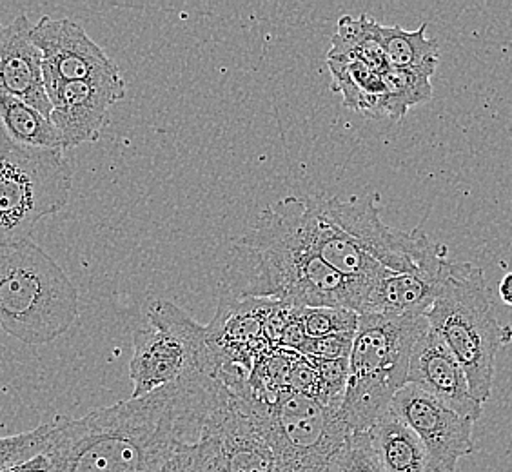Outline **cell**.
<instances>
[{"label":"cell","instance_id":"obj_1","mask_svg":"<svg viewBox=\"0 0 512 472\" xmlns=\"http://www.w3.org/2000/svg\"><path fill=\"white\" fill-rule=\"evenodd\" d=\"M218 380L191 374L158 391L82 416H57L44 456L50 472H175L198 440Z\"/></svg>","mask_w":512,"mask_h":472},{"label":"cell","instance_id":"obj_2","mask_svg":"<svg viewBox=\"0 0 512 472\" xmlns=\"http://www.w3.org/2000/svg\"><path fill=\"white\" fill-rule=\"evenodd\" d=\"M242 284L222 296L276 300L291 307H345L360 315L362 289L325 264L269 206L233 246Z\"/></svg>","mask_w":512,"mask_h":472},{"label":"cell","instance_id":"obj_3","mask_svg":"<svg viewBox=\"0 0 512 472\" xmlns=\"http://www.w3.org/2000/svg\"><path fill=\"white\" fill-rule=\"evenodd\" d=\"M79 291L31 238L0 246V329L24 345H46L79 318Z\"/></svg>","mask_w":512,"mask_h":472},{"label":"cell","instance_id":"obj_4","mask_svg":"<svg viewBox=\"0 0 512 472\" xmlns=\"http://www.w3.org/2000/svg\"><path fill=\"white\" fill-rule=\"evenodd\" d=\"M429 325L425 316L358 315L340 414L351 433H367L407 384L414 344Z\"/></svg>","mask_w":512,"mask_h":472},{"label":"cell","instance_id":"obj_5","mask_svg":"<svg viewBox=\"0 0 512 472\" xmlns=\"http://www.w3.org/2000/svg\"><path fill=\"white\" fill-rule=\"evenodd\" d=\"M427 322L462 365L469 389L483 404L491 398L496 354L511 342V329L496 320L485 275L469 262H451Z\"/></svg>","mask_w":512,"mask_h":472},{"label":"cell","instance_id":"obj_6","mask_svg":"<svg viewBox=\"0 0 512 472\" xmlns=\"http://www.w3.org/2000/svg\"><path fill=\"white\" fill-rule=\"evenodd\" d=\"M73 169L60 149L24 148L0 133V246L28 240L68 206Z\"/></svg>","mask_w":512,"mask_h":472},{"label":"cell","instance_id":"obj_7","mask_svg":"<svg viewBox=\"0 0 512 472\" xmlns=\"http://www.w3.org/2000/svg\"><path fill=\"white\" fill-rule=\"evenodd\" d=\"M191 374H217L215 358L207 342V327L168 300H153L146 322L133 333V358L129 378L131 398H140L175 384Z\"/></svg>","mask_w":512,"mask_h":472},{"label":"cell","instance_id":"obj_8","mask_svg":"<svg viewBox=\"0 0 512 472\" xmlns=\"http://www.w3.org/2000/svg\"><path fill=\"white\" fill-rule=\"evenodd\" d=\"M246 400L271 443L278 472H325L329 460L353 434L340 407L307 394L282 391L271 402Z\"/></svg>","mask_w":512,"mask_h":472},{"label":"cell","instance_id":"obj_9","mask_svg":"<svg viewBox=\"0 0 512 472\" xmlns=\"http://www.w3.org/2000/svg\"><path fill=\"white\" fill-rule=\"evenodd\" d=\"M175 472H278V463L251 404L218 382L202 433L178 454Z\"/></svg>","mask_w":512,"mask_h":472},{"label":"cell","instance_id":"obj_10","mask_svg":"<svg viewBox=\"0 0 512 472\" xmlns=\"http://www.w3.org/2000/svg\"><path fill=\"white\" fill-rule=\"evenodd\" d=\"M316 204L325 217L344 231L362 253L394 273H444L451 260L447 247L434 244L424 231L385 226L373 200L322 197Z\"/></svg>","mask_w":512,"mask_h":472},{"label":"cell","instance_id":"obj_11","mask_svg":"<svg viewBox=\"0 0 512 472\" xmlns=\"http://www.w3.org/2000/svg\"><path fill=\"white\" fill-rule=\"evenodd\" d=\"M391 409L422 440L438 471L454 472L462 458L474 453L473 420L416 385L405 384L394 396Z\"/></svg>","mask_w":512,"mask_h":472},{"label":"cell","instance_id":"obj_12","mask_svg":"<svg viewBox=\"0 0 512 472\" xmlns=\"http://www.w3.org/2000/svg\"><path fill=\"white\" fill-rule=\"evenodd\" d=\"M31 39L42 53L46 93L68 82L95 79L119 71L108 53L75 20L44 15L33 24Z\"/></svg>","mask_w":512,"mask_h":472},{"label":"cell","instance_id":"obj_13","mask_svg":"<svg viewBox=\"0 0 512 472\" xmlns=\"http://www.w3.org/2000/svg\"><path fill=\"white\" fill-rule=\"evenodd\" d=\"M126 91L119 69L95 79L62 84L48 93L51 122L59 129L64 149L97 142L108 122L109 109L126 97Z\"/></svg>","mask_w":512,"mask_h":472},{"label":"cell","instance_id":"obj_14","mask_svg":"<svg viewBox=\"0 0 512 472\" xmlns=\"http://www.w3.org/2000/svg\"><path fill=\"white\" fill-rule=\"evenodd\" d=\"M407 384L416 385L474 423L482 416V404L471 393L462 365L431 325L425 327L414 344Z\"/></svg>","mask_w":512,"mask_h":472},{"label":"cell","instance_id":"obj_15","mask_svg":"<svg viewBox=\"0 0 512 472\" xmlns=\"http://www.w3.org/2000/svg\"><path fill=\"white\" fill-rule=\"evenodd\" d=\"M31 30L33 26L24 13L10 24H0V97L22 100L50 117L42 53L31 39Z\"/></svg>","mask_w":512,"mask_h":472},{"label":"cell","instance_id":"obj_16","mask_svg":"<svg viewBox=\"0 0 512 472\" xmlns=\"http://www.w3.org/2000/svg\"><path fill=\"white\" fill-rule=\"evenodd\" d=\"M394 273L385 271L365 293L364 311L378 315L418 318L427 315L449 273ZM360 313V315H362Z\"/></svg>","mask_w":512,"mask_h":472},{"label":"cell","instance_id":"obj_17","mask_svg":"<svg viewBox=\"0 0 512 472\" xmlns=\"http://www.w3.org/2000/svg\"><path fill=\"white\" fill-rule=\"evenodd\" d=\"M385 472H440L434 467L422 440L389 409L367 431Z\"/></svg>","mask_w":512,"mask_h":472},{"label":"cell","instance_id":"obj_18","mask_svg":"<svg viewBox=\"0 0 512 472\" xmlns=\"http://www.w3.org/2000/svg\"><path fill=\"white\" fill-rule=\"evenodd\" d=\"M333 91L344 106L369 118H385V84L382 73L360 60L327 59Z\"/></svg>","mask_w":512,"mask_h":472},{"label":"cell","instance_id":"obj_19","mask_svg":"<svg viewBox=\"0 0 512 472\" xmlns=\"http://www.w3.org/2000/svg\"><path fill=\"white\" fill-rule=\"evenodd\" d=\"M373 33L391 68L416 69L434 75L440 62V48L436 40L427 37V22L418 30L409 31L375 20Z\"/></svg>","mask_w":512,"mask_h":472},{"label":"cell","instance_id":"obj_20","mask_svg":"<svg viewBox=\"0 0 512 472\" xmlns=\"http://www.w3.org/2000/svg\"><path fill=\"white\" fill-rule=\"evenodd\" d=\"M0 133L24 148L64 151L59 129L51 118L19 99L0 97Z\"/></svg>","mask_w":512,"mask_h":472},{"label":"cell","instance_id":"obj_21","mask_svg":"<svg viewBox=\"0 0 512 472\" xmlns=\"http://www.w3.org/2000/svg\"><path fill=\"white\" fill-rule=\"evenodd\" d=\"M375 19L369 15H344L336 24V33L331 37V48L327 51V59L360 60L378 73H385L391 68L380 44L373 33Z\"/></svg>","mask_w":512,"mask_h":472},{"label":"cell","instance_id":"obj_22","mask_svg":"<svg viewBox=\"0 0 512 472\" xmlns=\"http://www.w3.org/2000/svg\"><path fill=\"white\" fill-rule=\"evenodd\" d=\"M385 84V118L402 120L409 109L433 99L429 73L416 69L389 68L382 73Z\"/></svg>","mask_w":512,"mask_h":472},{"label":"cell","instance_id":"obj_23","mask_svg":"<svg viewBox=\"0 0 512 472\" xmlns=\"http://www.w3.org/2000/svg\"><path fill=\"white\" fill-rule=\"evenodd\" d=\"M307 338L331 335H355L358 313L345 307H296Z\"/></svg>","mask_w":512,"mask_h":472},{"label":"cell","instance_id":"obj_24","mask_svg":"<svg viewBox=\"0 0 512 472\" xmlns=\"http://www.w3.org/2000/svg\"><path fill=\"white\" fill-rule=\"evenodd\" d=\"M325 472H385L367 433H353L329 460Z\"/></svg>","mask_w":512,"mask_h":472},{"label":"cell","instance_id":"obj_25","mask_svg":"<svg viewBox=\"0 0 512 472\" xmlns=\"http://www.w3.org/2000/svg\"><path fill=\"white\" fill-rule=\"evenodd\" d=\"M51 422L42 423L28 433L0 438V469L30 462L44 454L50 442Z\"/></svg>","mask_w":512,"mask_h":472},{"label":"cell","instance_id":"obj_26","mask_svg":"<svg viewBox=\"0 0 512 472\" xmlns=\"http://www.w3.org/2000/svg\"><path fill=\"white\" fill-rule=\"evenodd\" d=\"M355 335H331L307 338L298 353L313 360H349Z\"/></svg>","mask_w":512,"mask_h":472},{"label":"cell","instance_id":"obj_27","mask_svg":"<svg viewBox=\"0 0 512 472\" xmlns=\"http://www.w3.org/2000/svg\"><path fill=\"white\" fill-rule=\"evenodd\" d=\"M0 472H50V462L44 454L33 458L30 462L20 463V465H11L6 469H0Z\"/></svg>","mask_w":512,"mask_h":472},{"label":"cell","instance_id":"obj_28","mask_svg":"<svg viewBox=\"0 0 512 472\" xmlns=\"http://www.w3.org/2000/svg\"><path fill=\"white\" fill-rule=\"evenodd\" d=\"M500 296L505 304L512 307V273L503 276V280L500 282Z\"/></svg>","mask_w":512,"mask_h":472}]
</instances>
